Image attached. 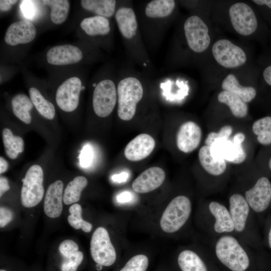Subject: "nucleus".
I'll list each match as a JSON object with an SVG mask.
<instances>
[{
    "label": "nucleus",
    "mask_w": 271,
    "mask_h": 271,
    "mask_svg": "<svg viewBox=\"0 0 271 271\" xmlns=\"http://www.w3.org/2000/svg\"><path fill=\"white\" fill-rule=\"evenodd\" d=\"M176 8L174 0H151L134 9L148 52H155L160 46Z\"/></svg>",
    "instance_id": "nucleus-1"
},
{
    "label": "nucleus",
    "mask_w": 271,
    "mask_h": 271,
    "mask_svg": "<svg viewBox=\"0 0 271 271\" xmlns=\"http://www.w3.org/2000/svg\"><path fill=\"white\" fill-rule=\"evenodd\" d=\"M114 18L131 62L146 73H152L154 65L143 40L132 1H121Z\"/></svg>",
    "instance_id": "nucleus-2"
},
{
    "label": "nucleus",
    "mask_w": 271,
    "mask_h": 271,
    "mask_svg": "<svg viewBox=\"0 0 271 271\" xmlns=\"http://www.w3.org/2000/svg\"><path fill=\"white\" fill-rule=\"evenodd\" d=\"M117 83V112L120 119L128 121L134 116L139 104L144 95L147 78L133 68L122 67Z\"/></svg>",
    "instance_id": "nucleus-3"
},
{
    "label": "nucleus",
    "mask_w": 271,
    "mask_h": 271,
    "mask_svg": "<svg viewBox=\"0 0 271 271\" xmlns=\"http://www.w3.org/2000/svg\"><path fill=\"white\" fill-rule=\"evenodd\" d=\"M215 253L220 262L232 271H245L249 266L248 256L238 240L230 235L220 237Z\"/></svg>",
    "instance_id": "nucleus-4"
},
{
    "label": "nucleus",
    "mask_w": 271,
    "mask_h": 271,
    "mask_svg": "<svg viewBox=\"0 0 271 271\" xmlns=\"http://www.w3.org/2000/svg\"><path fill=\"white\" fill-rule=\"evenodd\" d=\"M192 210L190 199L184 195L175 197L168 205L160 219V226L167 233L179 230L187 222Z\"/></svg>",
    "instance_id": "nucleus-5"
},
{
    "label": "nucleus",
    "mask_w": 271,
    "mask_h": 271,
    "mask_svg": "<svg viewBox=\"0 0 271 271\" xmlns=\"http://www.w3.org/2000/svg\"><path fill=\"white\" fill-rule=\"evenodd\" d=\"M112 79L102 78L93 84L92 107L95 113L100 117L109 116L117 103V84Z\"/></svg>",
    "instance_id": "nucleus-6"
},
{
    "label": "nucleus",
    "mask_w": 271,
    "mask_h": 271,
    "mask_svg": "<svg viewBox=\"0 0 271 271\" xmlns=\"http://www.w3.org/2000/svg\"><path fill=\"white\" fill-rule=\"evenodd\" d=\"M183 28L186 45L191 51L199 54L208 48L211 42L209 29L200 17L192 15L188 17Z\"/></svg>",
    "instance_id": "nucleus-7"
},
{
    "label": "nucleus",
    "mask_w": 271,
    "mask_h": 271,
    "mask_svg": "<svg viewBox=\"0 0 271 271\" xmlns=\"http://www.w3.org/2000/svg\"><path fill=\"white\" fill-rule=\"evenodd\" d=\"M21 202L25 207H33L42 200L44 189L43 171L39 165H34L28 170L25 177L22 179Z\"/></svg>",
    "instance_id": "nucleus-8"
},
{
    "label": "nucleus",
    "mask_w": 271,
    "mask_h": 271,
    "mask_svg": "<svg viewBox=\"0 0 271 271\" xmlns=\"http://www.w3.org/2000/svg\"><path fill=\"white\" fill-rule=\"evenodd\" d=\"M90 253L97 265L109 266L115 262L116 251L108 232L104 227H99L93 232L90 241Z\"/></svg>",
    "instance_id": "nucleus-9"
},
{
    "label": "nucleus",
    "mask_w": 271,
    "mask_h": 271,
    "mask_svg": "<svg viewBox=\"0 0 271 271\" xmlns=\"http://www.w3.org/2000/svg\"><path fill=\"white\" fill-rule=\"evenodd\" d=\"M216 61L226 68H235L243 65L247 57L244 51L239 46L227 39H220L212 48Z\"/></svg>",
    "instance_id": "nucleus-10"
},
{
    "label": "nucleus",
    "mask_w": 271,
    "mask_h": 271,
    "mask_svg": "<svg viewBox=\"0 0 271 271\" xmlns=\"http://www.w3.org/2000/svg\"><path fill=\"white\" fill-rule=\"evenodd\" d=\"M229 16L233 28L239 34L248 36L257 28V20L253 10L244 3L232 5L229 9Z\"/></svg>",
    "instance_id": "nucleus-11"
},
{
    "label": "nucleus",
    "mask_w": 271,
    "mask_h": 271,
    "mask_svg": "<svg viewBox=\"0 0 271 271\" xmlns=\"http://www.w3.org/2000/svg\"><path fill=\"white\" fill-rule=\"evenodd\" d=\"M83 87L82 81L78 77H71L63 81L56 93V101L59 107L65 112L75 110L79 104L80 93Z\"/></svg>",
    "instance_id": "nucleus-12"
},
{
    "label": "nucleus",
    "mask_w": 271,
    "mask_h": 271,
    "mask_svg": "<svg viewBox=\"0 0 271 271\" xmlns=\"http://www.w3.org/2000/svg\"><path fill=\"white\" fill-rule=\"evenodd\" d=\"M245 198L249 207L256 212H261L268 207L271 200V183L262 176L245 193Z\"/></svg>",
    "instance_id": "nucleus-13"
},
{
    "label": "nucleus",
    "mask_w": 271,
    "mask_h": 271,
    "mask_svg": "<svg viewBox=\"0 0 271 271\" xmlns=\"http://www.w3.org/2000/svg\"><path fill=\"white\" fill-rule=\"evenodd\" d=\"M80 27L86 36L93 40L100 42L106 40L110 43L112 28L110 19L99 16H91L84 18L80 22Z\"/></svg>",
    "instance_id": "nucleus-14"
},
{
    "label": "nucleus",
    "mask_w": 271,
    "mask_h": 271,
    "mask_svg": "<svg viewBox=\"0 0 271 271\" xmlns=\"http://www.w3.org/2000/svg\"><path fill=\"white\" fill-rule=\"evenodd\" d=\"M211 153L215 159H223L230 163L238 164L244 161L246 154L242 144L229 140H219L210 146Z\"/></svg>",
    "instance_id": "nucleus-15"
},
{
    "label": "nucleus",
    "mask_w": 271,
    "mask_h": 271,
    "mask_svg": "<svg viewBox=\"0 0 271 271\" xmlns=\"http://www.w3.org/2000/svg\"><path fill=\"white\" fill-rule=\"evenodd\" d=\"M83 57L81 49L70 44L54 46L46 54L47 62L51 65L57 66L76 64L81 61Z\"/></svg>",
    "instance_id": "nucleus-16"
},
{
    "label": "nucleus",
    "mask_w": 271,
    "mask_h": 271,
    "mask_svg": "<svg viewBox=\"0 0 271 271\" xmlns=\"http://www.w3.org/2000/svg\"><path fill=\"white\" fill-rule=\"evenodd\" d=\"M201 137V129L196 123L192 121L185 122L180 126L177 132V147L183 153H191L198 148Z\"/></svg>",
    "instance_id": "nucleus-17"
},
{
    "label": "nucleus",
    "mask_w": 271,
    "mask_h": 271,
    "mask_svg": "<svg viewBox=\"0 0 271 271\" xmlns=\"http://www.w3.org/2000/svg\"><path fill=\"white\" fill-rule=\"evenodd\" d=\"M37 30L31 22L22 20L11 24L7 29L5 41L9 45L14 46L31 42L36 36Z\"/></svg>",
    "instance_id": "nucleus-18"
},
{
    "label": "nucleus",
    "mask_w": 271,
    "mask_h": 271,
    "mask_svg": "<svg viewBox=\"0 0 271 271\" xmlns=\"http://www.w3.org/2000/svg\"><path fill=\"white\" fill-rule=\"evenodd\" d=\"M165 171L158 167L149 168L140 174L133 181L132 187L138 193H147L155 190L163 183Z\"/></svg>",
    "instance_id": "nucleus-19"
},
{
    "label": "nucleus",
    "mask_w": 271,
    "mask_h": 271,
    "mask_svg": "<svg viewBox=\"0 0 271 271\" xmlns=\"http://www.w3.org/2000/svg\"><path fill=\"white\" fill-rule=\"evenodd\" d=\"M155 141L150 135L142 133L138 135L126 146L124 155L130 161H139L148 157L154 150Z\"/></svg>",
    "instance_id": "nucleus-20"
},
{
    "label": "nucleus",
    "mask_w": 271,
    "mask_h": 271,
    "mask_svg": "<svg viewBox=\"0 0 271 271\" xmlns=\"http://www.w3.org/2000/svg\"><path fill=\"white\" fill-rule=\"evenodd\" d=\"M63 183L57 180L50 184L46 191L44 202V210L50 218L59 217L62 212Z\"/></svg>",
    "instance_id": "nucleus-21"
},
{
    "label": "nucleus",
    "mask_w": 271,
    "mask_h": 271,
    "mask_svg": "<svg viewBox=\"0 0 271 271\" xmlns=\"http://www.w3.org/2000/svg\"><path fill=\"white\" fill-rule=\"evenodd\" d=\"M229 211L233 220L234 230L242 232L245 227L250 207L245 198L241 194H234L229 200Z\"/></svg>",
    "instance_id": "nucleus-22"
},
{
    "label": "nucleus",
    "mask_w": 271,
    "mask_h": 271,
    "mask_svg": "<svg viewBox=\"0 0 271 271\" xmlns=\"http://www.w3.org/2000/svg\"><path fill=\"white\" fill-rule=\"evenodd\" d=\"M210 213L215 219L214 229L218 233L230 232L234 230V225L230 212L223 205L216 201L209 204Z\"/></svg>",
    "instance_id": "nucleus-23"
},
{
    "label": "nucleus",
    "mask_w": 271,
    "mask_h": 271,
    "mask_svg": "<svg viewBox=\"0 0 271 271\" xmlns=\"http://www.w3.org/2000/svg\"><path fill=\"white\" fill-rule=\"evenodd\" d=\"M121 1L82 0V8L86 11L110 19L114 17Z\"/></svg>",
    "instance_id": "nucleus-24"
},
{
    "label": "nucleus",
    "mask_w": 271,
    "mask_h": 271,
    "mask_svg": "<svg viewBox=\"0 0 271 271\" xmlns=\"http://www.w3.org/2000/svg\"><path fill=\"white\" fill-rule=\"evenodd\" d=\"M198 158L203 168L211 175H220L226 170L225 161L223 159H214L211 155L210 147L206 145L202 146L199 150Z\"/></svg>",
    "instance_id": "nucleus-25"
},
{
    "label": "nucleus",
    "mask_w": 271,
    "mask_h": 271,
    "mask_svg": "<svg viewBox=\"0 0 271 271\" xmlns=\"http://www.w3.org/2000/svg\"><path fill=\"white\" fill-rule=\"evenodd\" d=\"M221 86L224 91L236 94L246 103L252 100L257 93L254 87L241 85L236 77L233 74L226 76L222 81Z\"/></svg>",
    "instance_id": "nucleus-26"
},
{
    "label": "nucleus",
    "mask_w": 271,
    "mask_h": 271,
    "mask_svg": "<svg viewBox=\"0 0 271 271\" xmlns=\"http://www.w3.org/2000/svg\"><path fill=\"white\" fill-rule=\"evenodd\" d=\"M217 99L219 102L225 104L229 107L234 116L242 118L247 114V104L236 94L223 90L218 94Z\"/></svg>",
    "instance_id": "nucleus-27"
},
{
    "label": "nucleus",
    "mask_w": 271,
    "mask_h": 271,
    "mask_svg": "<svg viewBox=\"0 0 271 271\" xmlns=\"http://www.w3.org/2000/svg\"><path fill=\"white\" fill-rule=\"evenodd\" d=\"M13 111L14 115L26 124L31 122L30 111L33 107V103L27 95L19 94L15 95L12 100Z\"/></svg>",
    "instance_id": "nucleus-28"
},
{
    "label": "nucleus",
    "mask_w": 271,
    "mask_h": 271,
    "mask_svg": "<svg viewBox=\"0 0 271 271\" xmlns=\"http://www.w3.org/2000/svg\"><path fill=\"white\" fill-rule=\"evenodd\" d=\"M29 93L30 99L38 112L46 119H53L55 115L54 105L46 99L36 87H31Z\"/></svg>",
    "instance_id": "nucleus-29"
},
{
    "label": "nucleus",
    "mask_w": 271,
    "mask_h": 271,
    "mask_svg": "<svg viewBox=\"0 0 271 271\" xmlns=\"http://www.w3.org/2000/svg\"><path fill=\"white\" fill-rule=\"evenodd\" d=\"M178 263L182 271H207L201 258L191 250L182 251L178 255Z\"/></svg>",
    "instance_id": "nucleus-30"
},
{
    "label": "nucleus",
    "mask_w": 271,
    "mask_h": 271,
    "mask_svg": "<svg viewBox=\"0 0 271 271\" xmlns=\"http://www.w3.org/2000/svg\"><path fill=\"white\" fill-rule=\"evenodd\" d=\"M3 141L5 153L11 159L17 158L18 155L23 152L24 142L19 136H15L11 129L5 128L2 133Z\"/></svg>",
    "instance_id": "nucleus-31"
},
{
    "label": "nucleus",
    "mask_w": 271,
    "mask_h": 271,
    "mask_svg": "<svg viewBox=\"0 0 271 271\" xmlns=\"http://www.w3.org/2000/svg\"><path fill=\"white\" fill-rule=\"evenodd\" d=\"M42 3L44 5L50 8V19L53 23L59 25L66 21L70 9L68 1L44 0L42 1Z\"/></svg>",
    "instance_id": "nucleus-32"
},
{
    "label": "nucleus",
    "mask_w": 271,
    "mask_h": 271,
    "mask_svg": "<svg viewBox=\"0 0 271 271\" xmlns=\"http://www.w3.org/2000/svg\"><path fill=\"white\" fill-rule=\"evenodd\" d=\"M88 184L87 179L84 176H77L71 181L66 186L64 195L63 202L66 205L72 204L78 201L82 190Z\"/></svg>",
    "instance_id": "nucleus-33"
},
{
    "label": "nucleus",
    "mask_w": 271,
    "mask_h": 271,
    "mask_svg": "<svg viewBox=\"0 0 271 271\" xmlns=\"http://www.w3.org/2000/svg\"><path fill=\"white\" fill-rule=\"evenodd\" d=\"M70 215L67 220L69 224L75 229H81L85 232H89L92 228L91 223L82 218V208L80 205L74 203L69 209Z\"/></svg>",
    "instance_id": "nucleus-34"
},
{
    "label": "nucleus",
    "mask_w": 271,
    "mask_h": 271,
    "mask_svg": "<svg viewBox=\"0 0 271 271\" xmlns=\"http://www.w3.org/2000/svg\"><path fill=\"white\" fill-rule=\"evenodd\" d=\"M149 265L148 257L144 254L133 256L119 271H146Z\"/></svg>",
    "instance_id": "nucleus-35"
},
{
    "label": "nucleus",
    "mask_w": 271,
    "mask_h": 271,
    "mask_svg": "<svg viewBox=\"0 0 271 271\" xmlns=\"http://www.w3.org/2000/svg\"><path fill=\"white\" fill-rule=\"evenodd\" d=\"M83 257V254L80 251L70 257H63L60 265L61 271H77Z\"/></svg>",
    "instance_id": "nucleus-36"
},
{
    "label": "nucleus",
    "mask_w": 271,
    "mask_h": 271,
    "mask_svg": "<svg viewBox=\"0 0 271 271\" xmlns=\"http://www.w3.org/2000/svg\"><path fill=\"white\" fill-rule=\"evenodd\" d=\"M232 127L229 125L223 126L218 132L212 131L210 132L205 140L206 146L210 147L213 143L219 140H229L232 132Z\"/></svg>",
    "instance_id": "nucleus-37"
},
{
    "label": "nucleus",
    "mask_w": 271,
    "mask_h": 271,
    "mask_svg": "<svg viewBox=\"0 0 271 271\" xmlns=\"http://www.w3.org/2000/svg\"><path fill=\"white\" fill-rule=\"evenodd\" d=\"M59 249L63 257H70L79 251V246L73 240L66 239L60 243Z\"/></svg>",
    "instance_id": "nucleus-38"
},
{
    "label": "nucleus",
    "mask_w": 271,
    "mask_h": 271,
    "mask_svg": "<svg viewBox=\"0 0 271 271\" xmlns=\"http://www.w3.org/2000/svg\"><path fill=\"white\" fill-rule=\"evenodd\" d=\"M93 157L92 151L89 145L85 146L79 156L80 164L83 168L88 167L92 162Z\"/></svg>",
    "instance_id": "nucleus-39"
},
{
    "label": "nucleus",
    "mask_w": 271,
    "mask_h": 271,
    "mask_svg": "<svg viewBox=\"0 0 271 271\" xmlns=\"http://www.w3.org/2000/svg\"><path fill=\"white\" fill-rule=\"evenodd\" d=\"M34 1H23L21 5V9L24 15L28 19L34 17L36 11L35 2Z\"/></svg>",
    "instance_id": "nucleus-40"
},
{
    "label": "nucleus",
    "mask_w": 271,
    "mask_h": 271,
    "mask_svg": "<svg viewBox=\"0 0 271 271\" xmlns=\"http://www.w3.org/2000/svg\"><path fill=\"white\" fill-rule=\"evenodd\" d=\"M13 218V213L10 209L1 207L0 208V227H4Z\"/></svg>",
    "instance_id": "nucleus-41"
},
{
    "label": "nucleus",
    "mask_w": 271,
    "mask_h": 271,
    "mask_svg": "<svg viewBox=\"0 0 271 271\" xmlns=\"http://www.w3.org/2000/svg\"><path fill=\"white\" fill-rule=\"evenodd\" d=\"M132 198V193L127 191L120 192L116 197L117 202L120 203H129L131 201Z\"/></svg>",
    "instance_id": "nucleus-42"
},
{
    "label": "nucleus",
    "mask_w": 271,
    "mask_h": 271,
    "mask_svg": "<svg viewBox=\"0 0 271 271\" xmlns=\"http://www.w3.org/2000/svg\"><path fill=\"white\" fill-rule=\"evenodd\" d=\"M17 0H1L0 10L1 12H5L10 10L12 6L18 3Z\"/></svg>",
    "instance_id": "nucleus-43"
},
{
    "label": "nucleus",
    "mask_w": 271,
    "mask_h": 271,
    "mask_svg": "<svg viewBox=\"0 0 271 271\" xmlns=\"http://www.w3.org/2000/svg\"><path fill=\"white\" fill-rule=\"evenodd\" d=\"M128 177L129 174L127 172H123L113 175L111 177V179L115 182L121 183L126 182Z\"/></svg>",
    "instance_id": "nucleus-44"
},
{
    "label": "nucleus",
    "mask_w": 271,
    "mask_h": 271,
    "mask_svg": "<svg viewBox=\"0 0 271 271\" xmlns=\"http://www.w3.org/2000/svg\"><path fill=\"white\" fill-rule=\"evenodd\" d=\"M262 77L265 83L271 87V64L268 65L263 69Z\"/></svg>",
    "instance_id": "nucleus-45"
},
{
    "label": "nucleus",
    "mask_w": 271,
    "mask_h": 271,
    "mask_svg": "<svg viewBox=\"0 0 271 271\" xmlns=\"http://www.w3.org/2000/svg\"><path fill=\"white\" fill-rule=\"evenodd\" d=\"M10 189L8 180L4 177H1L0 178V197Z\"/></svg>",
    "instance_id": "nucleus-46"
},
{
    "label": "nucleus",
    "mask_w": 271,
    "mask_h": 271,
    "mask_svg": "<svg viewBox=\"0 0 271 271\" xmlns=\"http://www.w3.org/2000/svg\"><path fill=\"white\" fill-rule=\"evenodd\" d=\"M245 138V134L243 133L238 132L234 136L232 139V142L235 143L242 144L243 142L244 141Z\"/></svg>",
    "instance_id": "nucleus-47"
},
{
    "label": "nucleus",
    "mask_w": 271,
    "mask_h": 271,
    "mask_svg": "<svg viewBox=\"0 0 271 271\" xmlns=\"http://www.w3.org/2000/svg\"><path fill=\"white\" fill-rule=\"evenodd\" d=\"M8 168V162L2 157H0V173L5 172Z\"/></svg>",
    "instance_id": "nucleus-48"
},
{
    "label": "nucleus",
    "mask_w": 271,
    "mask_h": 271,
    "mask_svg": "<svg viewBox=\"0 0 271 271\" xmlns=\"http://www.w3.org/2000/svg\"><path fill=\"white\" fill-rule=\"evenodd\" d=\"M252 2L259 6H265L271 8V0H253Z\"/></svg>",
    "instance_id": "nucleus-49"
},
{
    "label": "nucleus",
    "mask_w": 271,
    "mask_h": 271,
    "mask_svg": "<svg viewBox=\"0 0 271 271\" xmlns=\"http://www.w3.org/2000/svg\"><path fill=\"white\" fill-rule=\"evenodd\" d=\"M266 165L268 169L271 172V154L267 158Z\"/></svg>",
    "instance_id": "nucleus-50"
},
{
    "label": "nucleus",
    "mask_w": 271,
    "mask_h": 271,
    "mask_svg": "<svg viewBox=\"0 0 271 271\" xmlns=\"http://www.w3.org/2000/svg\"><path fill=\"white\" fill-rule=\"evenodd\" d=\"M268 244L270 248H271V228L268 233Z\"/></svg>",
    "instance_id": "nucleus-51"
}]
</instances>
